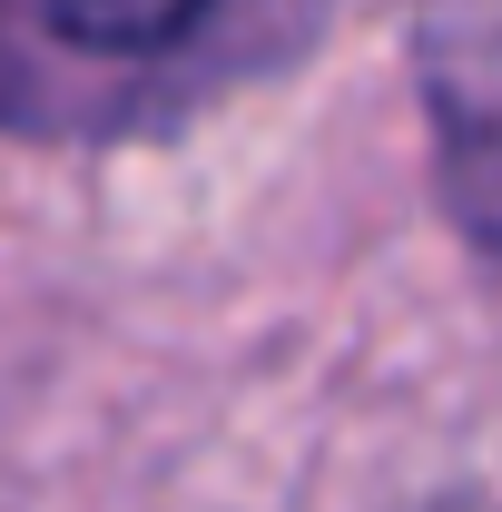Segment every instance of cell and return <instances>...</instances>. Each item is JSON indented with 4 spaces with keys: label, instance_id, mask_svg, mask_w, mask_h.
<instances>
[{
    "label": "cell",
    "instance_id": "7a4b0ae2",
    "mask_svg": "<svg viewBox=\"0 0 502 512\" xmlns=\"http://www.w3.org/2000/svg\"><path fill=\"white\" fill-rule=\"evenodd\" d=\"M217 0H20L60 60H178Z\"/></svg>",
    "mask_w": 502,
    "mask_h": 512
},
{
    "label": "cell",
    "instance_id": "6da1fadb",
    "mask_svg": "<svg viewBox=\"0 0 502 512\" xmlns=\"http://www.w3.org/2000/svg\"><path fill=\"white\" fill-rule=\"evenodd\" d=\"M414 69H424L443 197L463 237L502 256V0H424Z\"/></svg>",
    "mask_w": 502,
    "mask_h": 512
}]
</instances>
